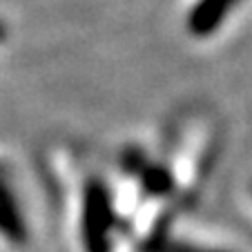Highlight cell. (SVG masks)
<instances>
[{"label": "cell", "instance_id": "6", "mask_svg": "<svg viewBox=\"0 0 252 252\" xmlns=\"http://www.w3.org/2000/svg\"><path fill=\"white\" fill-rule=\"evenodd\" d=\"M243 205H246L248 214H250V219H252V176L246 181V188H243Z\"/></svg>", "mask_w": 252, "mask_h": 252}, {"label": "cell", "instance_id": "3", "mask_svg": "<svg viewBox=\"0 0 252 252\" xmlns=\"http://www.w3.org/2000/svg\"><path fill=\"white\" fill-rule=\"evenodd\" d=\"M33 241V219L14 152L0 143V252H25Z\"/></svg>", "mask_w": 252, "mask_h": 252}, {"label": "cell", "instance_id": "4", "mask_svg": "<svg viewBox=\"0 0 252 252\" xmlns=\"http://www.w3.org/2000/svg\"><path fill=\"white\" fill-rule=\"evenodd\" d=\"M186 219L174 223L143 252H241L230 239L217 234L214 230L190 225Z\"/></svg>", "mask_w": 252, "mask_h": 252}, {"label": "cell", "instance_id": "2", "mask_svg": "<svg viewBox=\"0 0 252 252\" xmlns=\"http://www.w3.org/2000/svg\"><path fill=\"white\" fill-rule=\"evenodd\" d=\"M161 165L186 214L199 205L223 154V127L212 110L190 105L154 134Z\"/></svg>", "mask_w": 252, "mask_h": 252}, {"label": "cell", "instance_id": "5", "mask_svg": "<svg viewBox=\"0 0 252 252\" xmlns=\"http://www.w3.org/2000/svg\"><path fill=\"white\" fill-rule=\"evenodd\" d=\"M243 0H190L183 16V29L192 40L214 38Z\"/></svg>", "mask_w": 252, "mask_h": 252}, {"label": "cell", "instance_id": "1", "mask_svg": "<svg viewBox=\"0 0 252 252\" xmlns=\"http://www.w3.org/2000/svg\"><path fill=\"white\" fill-rule=\"evenodd\" d=\"M61 252H121L123 225L107 163L81 143L56 141L40 158Z\"/></svg>", "mask_w": 252, "mask_h": 252}]
</instances>
